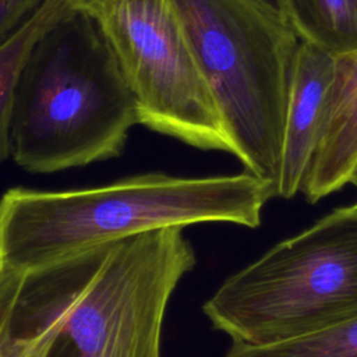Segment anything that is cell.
Here are the masks:
<instances>
[{
  "label": "cell",
  "mask_w": 357,
  "mask_h": 357,
  "mask_svg": "<svg viewBox=\"0 0 357 357\" xmlns=\"http://www.w3.org/2000/svg\"><path fill=\"white\" fill-rule=\"evenodd\" d=\"M195 254L181 227L0 273L6 357H160L167 303Z\"/></svg>",
  "instance_id": "6da1fadb"
},
{
  "label": "cell",
  "mask_w": 357,
  "mask_h": 357,
  "mask_svg": "<svg viewBox=\"0 0 357 357\" xmlns=\"http://www.w3.org/2000/svg\"><path fill=\"white\" fill-rule=\"evenodd\" d=\"M275 188L251 173H146L85 190L10 188L0 198V273L64 261L146 231L204 222L255 229Z\"/></svg>",
  "instance_id": "7a4b0ae2"
},
{
  "label": "cell",
  "mask_w": 357,
  "mask_h": 357,
  "mask_svg": "<svg viewBox=\"0 0 357 357\" xmlns=\"http://www.w3.org/2000/svg\"><path fill=\"white\" fill-rule=\"evenodd\" d=\"M135 124L137 105L107 40L75 7L33 42L21 64L10 156L31 173L112 159Z\"/></svg>",
  "instance_id": "3957f363"
},
{
  "label": "cell",
  "mask_w": 357,
  "mask_h": 357,
  "mask_svg": "<svg viewBox=\"0 0 357 357\" xmlns=\"http://www.w3.org/2000/svg\"><path fill=\"white\" fill-rule=\"evenodd\" d=\"M247 172L278 187L298 36L251 0H170Z\"/></svg>",
  "instance_id": "277c9868"
},
{
  "label": "cell",
  "mask_w": 357,
  "mask_h": 357,
  "mask_svg": "<svg viewBox=\"0 0 357 357\" xmlns=\"http://www.w3.org/2000/svg\"><path fill=\"white\" fill-rule=\"evenodd\" d=\"M204 312L233 343L250 346L357 317V204L333 209L229 276Z\"/></svg>",
  "instance_id": "5b68a950"
},
{
  "label": "cell",
  "mask_w": 357,
  "mask_h": 357,
  "mask_svg": "<svg viewBox=\"0 0 357 357\" xmlns=\"http://www.w3.org/2000/svg\"><path fill=\"white\" fill-rule=\"evenodd\" d=\"M107 40L138 123L205 151L233 153L222 117L170 0H79Z\"/></svg>",
  "instance_id": "8992f818"
},
{
  "label": "cell",
  "mask_w": 357,
  "mask_h": 357,
  "mask_svg": "<svg viewBox=\"0 0 357 357\" xmlns=\"http://www.w3.org/2000/svg\"><path fill=\"white\" fill-rule=\"evenodd\" d=\"M357 162V50L335 56L318 142L300 191L311 204L349 183Z\"/></svg>",
  "instance_id": "52a82bcc"
},
{
  "label": "cell",
  "mask_w": 357,
  "mask_h": 357,
  "mask_svg": "<svg viewBox=\"0 0 357 357\" xmlns=\"http://www.w3.org/2000/svg\"><path fill=\"white\" fill-rule=\"evenodd\" d=\"M333 64V54L300 40L289 91L276 197L289 199L300 191L305 169L318 142Z\"/></svg>",
  "instance_id": "ba28073f"
},
{
  "label": "cell",
  "mask_w": 357,
  "mask_h": 357,
  "mask_svg": "<svg viewBox=\"0 0 357 357\" xmlns=\"http://www.w3.org/2000/svg\"><path fill=\"white\" fill-rule=\"evenodd\" d=\"M286 13L300 40L333 56L357 50V0H286Z\"/></svg>",
  "instance_id": "9c48e42d"
},
{
  "label": "cell",
  "mask_w": 357,
  "mask_h": 357,
  "mask_svg": "<svg viewBox=\"0 0 357 357\" xmlns=\"http://www.w3.org/2000/svg\"><path fill=\"white\" fill-rule=\"evenodd\" d=\"M79 0H47V3L7 42L0 46V163L11 155L10 124L13 89L33 42L54 22L77 7Z\"/></svg>",
  "instance_id": "30bf717a"
},
{
  "label": "cell",
  "mask_w": 357,
  "mask_h": 357,
  "mask_svg": "<svg viewBox=\"0 0 357 357\" xmlns=\"http://www.w3.org/2000/svg\"><path fill=\"white\" fill-rule=\"evenodd\" d=\"M226 357H357V317L268 346L233 343Z\"/></svg>",
  "instance_id": "8fae6325"
},
{
  "label": "cell",
  "mask_w": 357,
  "mask_h": 357,
  "mask_svg": "<svg viewBox=\"0 0 357 357\" xmlns=\"http://www.w3.org/2000/svg\"><path fill=\"white\" fill-rule=\"evenodd\" d=\"M47 0H0V46L20 31Z\"/></svg>",
  "instance_id": "7c38bea8"
},
{
  "label": "cell",
  "mask_w": 357,
  "mask_h": 357,
  "mask_svg": "<svg viewBox=\"0 0 357 357\" xmlns=\"http://www.w3.org/2000/svg\"><path fill=\"white\" fill-rule=\"evenodd\" d=\"M261 7L266 8L268 11L279 15L284 21H287V13H286V0H251Z\"/></svg>",
  "instance_id": "4fadbf2b"
},
{
  "label": "cell",
  "mask_w": 357,
  "mask_h": 357,
  "mask_svg": "<svg viewBox=\"0 0 357 357\" xmlns=\"http://www.w3.org/2000/svg\"><path fill=\"white\" fill-rule=\"evenodd\" d=\"M349 183H351L357 188V162H356V165H354V167L351 170V176H350Z\"/></svg>",
  "instance_id": "5bb4252c"
}]
</instances>
